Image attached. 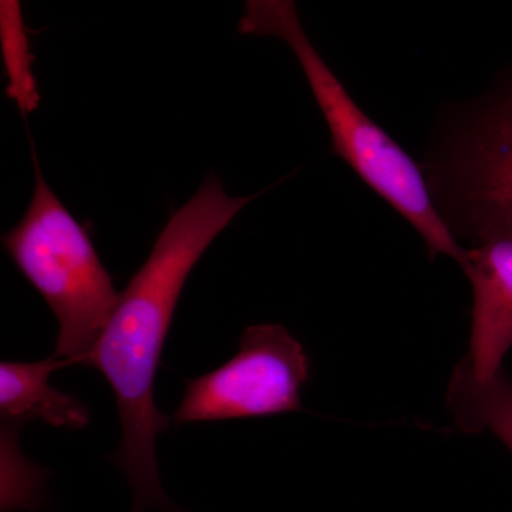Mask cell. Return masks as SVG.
Returning a JSON list of instances; mask_svg holds the SVG:
<instances>
[{"instance_id": "cell-6", "label": "cell", "mask_w": 512, "mask_h": 512, "mask_svg": "<svg viewBox=\"0 0 512 512\" xmlns=\"http://www.w3.org/2000/svg\"><path fill=\"white\" fill-rule=\"evenodd\" d=\"M463 271L473 291L467 357L477 379L487 380L503 370L512 348V239L467 248Z\"/></svg>"}, {"instance_id": "cell-4", "label": "cell", "mask_w": 512, "mask_h": 512, "mask_svg": "<svg viewBox=\"0 0 512 512\" xmlns=\"http://www.w3.org/2000/svg\"><path fill=\"white\" fill-rule=\"evenodd\" d=\"M36 184L28 211L2 244L59 320L56 359L83 365L103 335L120 293L87 229L47 185L33 150Z\"/></svg>"}, {"instance_id": "cell-7", "label": "cell", "mask_w": 512, "mask_h": 512, "mask_svg": "<svg viewBox=\"0 0 512 512\" xmlns=\"http://www.w3.org/2000/svg\"><path fill=\"white\" fill-rule=\"evenodd\" d=\"M69 366L50 356L40 362H2L0 413L3 430L19 429L30 420H43L59 429L82 430L90 424L89 409L76 397L50 386L49 377Z\"/></svg>"}, {"instance_id": "cell-2", "label": "cell", "mask_w": 512, "mask_h": 512, "mask_svg": "<svg viewBox=\"0 0 512 512\" xmlns=\"http://www.w3.org/2000/svg\"><path fill=\"white\" fill-rule=\"evenodd\" d=\"M238 32L278 37L289 46L329 128L333 154L416 229L431 259L446 255L463 269L467 248L441 221L421 164L357 106L306 35L295 2L249 0Z\"/></svg>"}, {"instance_id": "cell-9", "label": "cell", "mask_w": 512, "mask_h": 512, "mask_svg": "<svg viewBox=\"0 0 512 512\" xmlns=\"http://www.w3.org/2000/svg\"><path fill=\"white\" fill-rule=\"evenodd\" d=\"M0 5V36L9 79L8 94L16 101L22 114H29L37 109L40 100L32 72L30 42L23 26L19 2L3 0Z\"/></svg>"}, {"instance_id": "cell-3", "label": "cell", "mask_w": 512, "mask_h": 512, "mask_svg": "<svg viewBox=\"0 0 512 512\" xmlns=\"http://www.w3.org/2000/svg\"><path fill=\"white\" fill-rule=\"evenodd\" d=\"M421 168L461 247L512 239V66L483 94L441 111Z\"/></svg>"}, {"instance_id": "cell-5", "label": "cell", "mask_w": 512, "mask_h": 512, "mask_svg": "<svg viewBox=\"0 0 512 512\" xmlns=\"http://www.w3.org/2000/svg\"><path fill=\"white\" fill-rule=\"evenodd\" d=\"M309 373L305 349L284 326H249L237 355L207 375L188 380L171 419L181 426L299 412Z\"/></svg>"}, {"instance_id": "cell-1", "label": "cell", "mask_w": 512, "mask_h": 512, "mask_svg": "<svg viewBox=\"0 0 512 512\" xmlns=\"http://www.w3.org/2000/svg\"><path fill=\"white\" fill-rule=\"evenodd\" d=\"M259 194L232 198L217 177L174 212L153 251L120 293L116 309L84 366L99 369L116 397L121 444L110 457L133 488L131 512L161 508L177 510L168 500L158 473V434L170 419L158 410L154 382L168 330L185 282L212 241L239 211Z\"/></svg>"}, {"instance_id": "cell-8", "label": "cell", "mask_w": 512, "mask_h": 512, "mask_svg": "<svg viewBox=\"0 0 512 512\" xmlns=\"http://www.w3.org/2000/svg\"><path fill=\"white\" fill-rule=\"evenodd\" d=\"M447 406L458 429L471 434L488 431L512 453V379L504 369L480 380L464 357L448 384Z\"/></svg>"}]
</instances>
